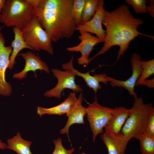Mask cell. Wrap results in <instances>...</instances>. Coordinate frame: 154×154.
<instances>
[{
	"label": "cell",
	"mask_w": 154,
	"mask_h": 154,
	"mask_svg": "<svg viewBox=\"0 0 154 154\" xmlns=\"http://www.w3.org/2000/svg\"><path fill=\"white\" fill-rule=\"evenodd\" d=\"M143 23L141 19L134 17L129 7L124 4L111 11L105 10L102 23L106 28L104 45L98 53L90 58V62L115 46L119 47L117 54L118 60L128 49L130 42L139 35L154 39V36L138 31L139 26Z\"/></svg>",
	"instance_id": "1"
},
{
	"label": "cell",
	"mask_w": 154,
	"mask_h": 154,
	"mask_svg": "<svg viewBox=\"0 0 154 154\" xmlns=\"http://www.w3.org/2000/svg\"><path fill=\"white\" fill-rule=\"evenodd\" d=\"M73 0H41L33 8V17L52 42L71 38L77 26L71 13Z\"/></svg>",
	"instance_id": "2"
},
{
	"label": "cell",
	"mask_w": 154,
	"mask_h": 154,
	"mask_svg": "<svg viewBox=\"0 0 154 154\" xmlns=\"http://www.w3.org/2000/svg\"><path fill=\"white\" fill-rule=\"evenodd\" d=\"M134 98L130 114L121 133L126 137L139 140L141 134L145 130L147 121L153 106L151 103H144L142 98H139L137 95Z\"/></svg>",
	"instance_id": "3"
},
{
	"label": "cell",
	"mask_w": 154,
	"mask_h": 154,
	"mask_svg": "<svg viewBox=\"0 0 154 154\" xmlns=\"http://www.w3.org/2000/svg\"><path fill=\"white\" fill-rule=\"evenodd\" d=\"M33 8L25 0H5L0 22L6 27L21 29L33 18Z\"/></svg>",
	"instance_id": "4"
},
{
	"label": "cell",
	"mask_w": 154,
	"mask_h": 154,
	"mask_svg": "<svg viewBox=\"0 0 154 154\" xmlns=\"http://www.w3.org/2000/svg\"><path fill=\"white\" fill-rule=\"evenodd\" d=\"M21 31L25 42L33 51L42 50L49 54H53L54 49L49 37L35 18H33Z\"/></svg>",
	"instance_id": "5"
},
{
	"label": "cell",
	"mask_w": 154,
	"mask_h": 154,
	"mask_svg": "<svg viewBox=\"0 0 154 154\" xmlns=\"http://www.w3.org/2000/svg\"><path fill=\"white\" fill-rule=\"evenodd\" d=\"M86 108V115L92 133V141L95 142L97 136L103 133L104 129L112 117L114 109L100 105L96 95L94 101L89 104Z\"/></svg>",
	"instance_id": "6"
},
{
	"label": "cell",
	"mask_w": 154,
	"mask_h": 154,
	"mask_svg": "<svg viewBox=\"0 0 154 154\" xmlns=\"http://www.w3.org/2000/svg\"><path fill=\"white\" fill-rule=\"evenodd\" d=\"M52 71L54 76L57 78L58 82L54 88L44 93L45 96L60 99L62 92L66 89L71 90L75 93H81L82 91L80 85L76 83V76L71 70H68L62 71L53 68Z\"/></svg>",
	"instance_id": "7"
},
{
	"label": "cell",
	"mask_w": 154,
	"mask_h": 154,
	"mask_svg": "<svg viewBox=\"0 0 154 154\" xmlns=\"http://www.w3.org/2000/svg\"><path fill=\"white\" fill-rule=\"evenodd\" d=\"M4 26L0 27V95L10 96L12 92L10 84L5 80V72L8 68L10 57L12 51L11 46H5V40L1 32Z\"/></svg>",
	"instance_id": "8"
},
{
	"label": "cell",
	"mask_w": 154,
	"mask_h": 154,
	"mask_svg": "<svg viewBox=\"0 0 154 154\" xmlns=\"http://www.w3.org/2000/svg\"><path fill=\"white\" fill-rule=\"evenodd\" d=\"M79 32L80 35L78 38L81 41L80 43L76 46L68 47L66 50L69 51L80 52L81 56L77 60L78 63L80 65H86L90 63V55L94 47L97 44L104 42L90 33L84 31Z\"/></svg>",
	"instance_id": "9"
},
{
	"label": "cell",
	"mask_w": 154,
	"mask_h": 154,
	"mask_svg": "<svg viewBox=\"0 0 154 154\" xmlns=\"http://www.w3.org/2000/svg\"><path fill=\"white\" fill-rule=\"evenodd\" d=\"M141 56L136 53L132 54L131 58L132 68L131 76L125 80H118L110 77V84L113 87H123L127 90L129 94L133 97L137 95L134 91L135 86L142 71L140 62Z\"/></svg>",
	"instance_id": "10"
},
{
	"label": "cell",
	"mask_w": 154,
	"mask_h": 154,
	"mask_svg": "<svg viewBox=\"0 0 154 154\" xmlns=\"http://www.w3.org/2000/svg\"><path fill=\"white\" fill-rule=\"evenodd\" d=\"M104 5V1L100 0L97 9L93 16L88 21L77 26L76 31L94 33L104 42L106 31L103 29L102 25L105 10Z\"/></svg>",
	"instance_id": "11"
},
{
	"label": "cell",
	"mask_w": 154,
	"mask_h": 154,
	"mask_svg": "<svg viewBox=\"0 0 154 154\" xmlns=\"http://www.w3.org/2000/svg\"><path fill=\"white\" fill-rule=\"evenodd\" d=\"M74 55H72L70 60L68 62L63 63L62 68L64 70H71L76 76L82 78L84 80L87 86L92 89L96 94L98 90L101 88L100 82L105 84H107L110 81V77L105 73L95 74L94 76L90 74L89 72L82 73L75 69L73 65Z\"/></svg>",
	"instance_id": "12"
},
{
	"label": "cell",
	"mask_w": 154,
	"mask_h": 154,
	"mask_svg": "<svg viewBox=\"0 0 154 154\" xmlns=\"http://www.w3.org/2000/svg\"><path fill=\"white\" fill-rule=\"evenodd\" d=\"M17 56H21L24 59L25 64L22 70L13 74L14 78L21 80L25 78L27 72L30 71L34 72L35 77L37 70H44L47 73H50L49 68L46 63L42 60L40 57L32 52L27 51L25 53H19Z\"/></svg>",
	"instance_id": "13"
},
{
	"label": "cell",
	"mask_w": 154,
	"mask_h": 154,
	"mask_svg": "<svg viewBox=\"0 0 154 154\" xmlns=\"http://www.w3.org/2000/svg\"><path fill=\"white\" fill-rule=\"evenodd\" d=\"M83 98V94L81 92L74 105L66 114L68 117L66 123L64 127L60 131L62 134H67L68 139L69 129L72 125L74 124H84L85 123L84 118L86 114L87 108L82 105Z\"/></svg>",
	"instance_id": "14"
},
{
	"label": "cell",
	"mask_w": 154,
	"mask_h": 154,
	"mask_svg": "<svg viewBox=\"0 0 154 154\" xmlns=\"http://www.w3.org/2000/svg\"><path fill=\"white\" fill-rule=\"evenodd\" d=\"M100 137L106 147L108 154H125L127 145L131 139L121 133L116 135L105 132L101 134Z\"/></svg>",
	"instance_id": "15"
},
{
	"label": "cell",
	"mask_w": 154,
	"mask_h": 154,
	"mask_svg": "<svg viewBox=\"0 0 154 154\" xmlns=\"http://www.w3.org/2000/svg\"><path fill=\"white\" fill-rule=\"evenodd\" d=\"M114 114L104 127L105 132L110 134L118 135L121 133V129L129 116L131 109L124 107H116Z\"/></svg>",
	"instance_id": "16"
},
{
	"label": "cell",
	"mask_w": 154,
	"mask_h": 154,
	"mask_svg": "<svg viewBox=\"0 0 154 154\" xmlns=\"http://www.w3.org/2000/svg\"><path fill=\"white\" fill-rule=\"evenodd\" d=\"M77 100L76 93L70 92L67 98L60 104L49 108L41 106L37 108V113L41 117L44 114L62 115L67 114L73 107Z\"/></svg>",
	"instance_id": "17"
},
{
	"label": "cell",
	"mask_w": 154,
	"mask_h": 154,
	"mask_svg": "<svg viewBox=\"0 0 154 154\" xmlns=\"http://www.w3.org/2000/svg\"><path fill=\"white\" fill-rule=\"evenodd\" d=\"M13 32L14 34V39L11 43V46L12 48V51L10 57L8 68L12 69L15 64V59L19 52L24 48H28L33 50L25 42L22 33L21 29L14 27Z\"/></svg>",
	"instance_id": "18"
},
{
	"label": "cell",
	"mask_w": 154,
	"mask_h": 154,
	"mask_svg": "<svg viewBox=\"0 0 154 154\" xmlns=\"http://www.w3.org/2000/svg\"><path fill=\"white\" fill-rule=\"evenodd\" d=\"M7 142L6 148L12 150L17 154H32L30 149L32 141L23 139L19 132L13 138L7 139Z\"/></svg>",
	"instance_id": "19"
},
{
	"label": "cell",
	"mask_w": 154,
	"mask_h": 154,
	"mask_svg": "<svg viewBox=\"0 0 154 154\" xmlns=\"http://www.w3.org/2000/svg\"><path fill=\"white\" fill-rule=\"evenodd\" d=\"M141 154H154V136L145 130L139 139Z\"/></svg>",
	"instance_id": "20"
},
{
	"label": "cell",
	"mask_w": 154,
	"mask_h": 154,
	"mask_svg": "<svg viewBox=\"0 0 154 154\" xmlns=\"http://www.w3.org/2000/svg\"><path fill=\"white\" fill-rule=\"evenodd\" d=\"M100 0H85L80 24L90 20L95 14Z\"/></svg>",
	"instance_id": "21"
},
{
	"label": "cell",
	"mask_w": 154,
	"mask_h": 154,
	"mask_svg": "<svg viewBox=\"0 0 154 154\" xmlns=\"http://www.w3.org/2000/svg\"><path fill=\"white\" fill-rule=\"evenodd\" d=\"M140 64L142 73L137 81L136 86L141 85L142 82L154 73V59L147 61L141 60Z\"/></svg>",
	"instance_id": "22"
},
{
	"label": "cell",
	"mask_w": 154,
	"mask_h": 154,
	"mask_svg": "<svg viewBox=\"0 0 154 154\" xmlns=\"http://www.w3.org/2000/svg\"><path fill=\"white\" fill-rule=\"evenodd\" d=\"M85 2V0H73L71 13L77 26L80 24Z\"/></svg>",
	"instance_id": "23"
},
{
	"label": "cell",
	"mask_w": 154,
	"mask_h": 154,
	"mask_svg": "<svg viewBox=\"0 0 154 154\" xmlns=\"http://www.w3.org/2000/svg\"><path fill=\"white\" fill-rule=\"evenodd\" d=\"M125 2L132 7L134 11L137 14L145 13L147 12L146 0H125Z\"/></svg>",
	"instance_id": "24"
},
{
	"label": "cell",
	"mask_w": 154,
	"mask_h": 154,
	"mask_svg": "<svg viewBox=\"0 0 154 154\" xmlns=\"http://www.w3.org/2000/svg\"><path fill=\"white\" fill-rule=\"evenodd\" d=\"M62 139L60 137L53 141L55 147L52 154H72L74 151L75 149L73 148L69 150L65 149L62 144Z\"/></svg>",
	"instance_id": "25"
},
{
	"label": "cell",
	"mask_w": 154,
	"mask_h": 154,
	"mask_svg": "<svg viewBox=\"0 0 154 154\" xmlns=\"http://www.w3.org/2000/svg\"><path fill=\"white\" fill-rule=\"evenodd\" d=\"M145 131L154 136V108H151L148 117L145 127Z\"/></svg>",
	"instance_id": "26"
},
{
	"label": "cell",
	"mask_w": 154,
	"mask_h": 154,
	"mask_svg": "<svg viewBox=\"0 0 154 154\" xmlns=\"http://www.w3.org/2000/svg\"><path fill=\"white\" fill-rule=\"evenodd\" d=\"M149 6L146 7L147 12H148L149 15L152 17H154V1L151 0L149 1Z\"/></svg>",
	"instance_id": "27"
},
{
	"label": "cell",
	"mask_w": 154,
	"mask_h": 154,
	"mask_svg": "<svg viewBox=\"0 0 154 154\" xmlns=\"http://www.w3.org/2000/svg\"><path fill=\"white\" fill-rule=\"evenodd\" d=\"M141 85L147 86L149 88H154V78L151 79H146L142 82L141 84Z\"/></svg>",
	"instance_id": "28"
},
{
	"label": "cell",
	"mask_w": 154,
	"mask_h": 154,
	"mask_svg": "<svg viewBox=\"0 0 154 154\" xmlns=\"http://www.w3.org/2000/svg\"><path fill=\"white\" fill-rule=\"evenodd\" d=\"M25 1L34 8L39 4L41 0H25Z\"/></svg>",
	"instance_id": "29"
},
{
	"label": "cell",
	"mask_w": 154,
	"mask_h": 154,
	"mask_svg": "<svg viewBox=\"0 0 154 154\" xmlns=\"http://www.w3.org/2000/svg\"><path fill=\"white\" fill-rule=\"evenodd\" d=\"M5 1V0H0V19L1 17V11Z\"/></svg>",
	"instance_id": "30"
},
{
	"label": "cell",
	"mask_w": 154,
	"mask_h": 154,
	"mask_svg": "<svg viewBox=\"0 0 154 154\" xmlns=\"http://www.w3.org/2000/svg\"><path fill=\"white\" fill-rule=\"evenodd\" d=\"M7 145L6 144L2 142L1 140L0 139V149L3 150L6 148Z\"/></svg>",
	"instance_id": "31"
},
{
	"label": "cell",
	"mask_w": 154,
	"mask_h": 154,
	"mask_svg": "<svg viewBox=\"0 0 154 154\" xmlns=\"http://www.w3.org/2000/svg\"><path fill=\"white\" fill-rule=\"evenodd\" d=\"M78 154H86V153H79Z\"/></svg>",
	"instance_id": "32"
}]
</instances>
